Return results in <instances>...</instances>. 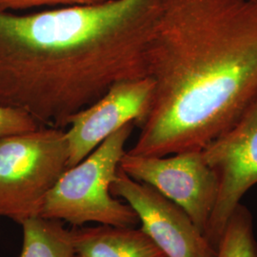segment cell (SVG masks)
Instances as JSON below:
<instances>
[{
    "instance_id": "3957f363",
    "label": "cell",
    "mask_w": 257,
    "mask_h": 257,
    "mask_svg": "<svg viewBox=\"0 0 257 257\" xmlns=\"http://www.w3.org/2000/svg\"><path fill=\"white\" fill-rule=\"evenodd\" d=\"M135 125L134 122L126 124L82 161L68 168L47 194L39 216L65 221L74 227L91 222L120 227L139 224L132 207L110 193V185L119 170Z\"/></svg>"
},
{
    "instance_id": "277c9868",
    "label": "cell",
    "mask_w": 257,
    "mask_h": 257,
    "mask_svg": "<svg viewBox=\"0 0 257 257\" xmlns=\"http://www.w3.org/2000/svg\"><path fill=\"white\" fill-rule=\"evenodd\" d=\"M68 160L64 128L40 126L0 138V216L19 224L39 216Z\"/></svg>"
},
{
    "instance_id": "4fadbf2b",
    "label": "cell",
    "mask_w": 257,
    "mask_h": 257,
    "mask_svg": "<svg viewBox=\"0 0 257 257\" xmlns=\"http://www.w3.org/2000/svg\"><path fill=\"white\" fill-rule=\"evenodd\" d=\"M109 0H0V12L32 9L44 6H90Z\"/></svg>"
},
{
    "instance_id": "6da1fadb",
    "label": "cell",
    "mask_w": 257,
    "mask_h": 257,
    "mask_svg": "<svg viewBox=\"0 0 257 257\" xmlns=\"http://www.w3.org/2000/svg\"><path fill=\"white\" fill-rule=\"evenodd\" d=\"M154 84L135 156L202 151L257 97V0H160L145 48Z\"/></svg>"
},
{
    "instance_id": "5b68a950",
    "label": "cell",
    "mask_w": 257,
    "mask_h": 257,
    "mask_svg": "<svg viewBox=\"0 0 257 257\" xmlns=\"http://www.w3.org/2000/svg\"><path fill=\"white\" fill-rule=\"evenodd\" d=\"M119 168L179 206L205 234L217 199L218 180L202 151L166 156H135L126 152Z\"/></svg>"
},
{
    "instance_id": "52a82bcc",
    "label": "cell",
    "mask_w": 257,
    "mask_h": 257,
    "mask_svg": "<svg viewBox=\"0 0 257 257\" xmlns=\"http://www.w3.org/2000/svg\"><path fill=\"white\" fill-rule=\"evenodd\" d=\"M110 193L138 214L141 230L167 257H215L216 248L175 203L119 168Z\"/></svg>"
},
{
    "instance_id": "7a4b0ae2",
    "label": "cell",
    "mask_w": 257,
    "mask_h": 257,
    "mask_svg": "<svg viewBox=\"0 0 257 257\" xmlns=\"http://www.w3.org/2000/svg\"><path fill=\"white\" fill-rule=\"evenodd\" d=\"M160 0H109L26 16L0 12V107L68 128L117 83L147 77Z\"/></svg>"
},
{
    "instance_id": "8992f818",
    "label": "cell",
    "mask_w": 257,
    "mask_h": 257,
    "mask_svg": "<svg viewBox=\"0 0 257 257\" xmlns=\"http://www.w3.org/2000/svg\"><path fill=\"white\" fill-rule=\"evenodd\" d=\"M218 180V195L205 236L217 248L241 199L257 184V97L233 126L202 150Z\"/></svg>"
},
{
    "instance_id": "9c48e42d",
    "label": "cell",
    "mask_w": 257,
    "mask_h": 257,
    "mask_svg": "<svg viewBox=\"0 0 257 257\" xmlns=\"http://www.w3.org/2000/svg\"><path fill=\"white\" fill-rule=\"evenodd\" d=\"M73 257H167L136 227H74Z\"/></svg>"
},
{
    "instance_id": "ba28073f",
    "label": "cell",
    "mask_w": 257,
    "mask_h": 257,
    "mask_svg": "<svg viewBox=\"0 0 257 257\" xmlns=\"http://www.w3.org/2000/svg\"><path fill=\"white\" fill-rule=\"evenodd\" d=\"M153 89L149 77L117 83L97 101L74 115L65 131L68 168L78 164L126 124L134 122L139 126L147 114Z\"/></svg>"
},
{
    "instance_id": "30bf717a",
    "label": "cell",
    "mask_w": 257,
    "mask_h": 257,
    "mask_svg": "<svg viewBox=\"0 0 257 257\" xmlns=\"http://www.w3.org/2000/svg\"><path fill=\"white\" fill-rule=\"evenodd\" d=\"M23 245L19 257H73L72 230L62 221L36 216L23 221Z\"/></svg>"
},
{
    "instance_id": "8fae6325",
    "label": "cell",
    "mask_w": 257,
    "mask_h": 257,
    "mask_svg": "<svg viewBox=\"0 0 257 257\" xmlns=\"http://www.w3.org/2000/svg\"><path fill=\"white\" fill-rule=\"evenodd\" d=\"M215 257H257V242L252 216L239 204L230 215L216 248Z\"/></svg>"
},
{
    "instance_id": "7c38bea8",
    "label": "cell",
    "mask_w": 257,
    "mask_h": 257,
    "mask_svg": "<svg viewBox=\"0 0 257 257\" xmlns=\"http://www.w3.org/2000/svg\"><path fill=\"white\" fill-rule=\"evenodd\" d=\"M40 126L43 125L23 110L0 107V138L34 131Z\"/></svg>"
}]
</instances>
